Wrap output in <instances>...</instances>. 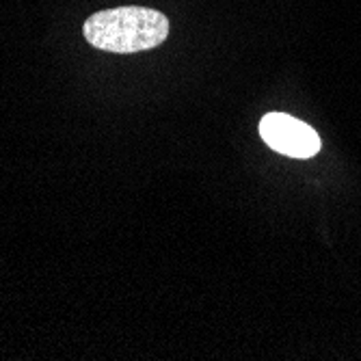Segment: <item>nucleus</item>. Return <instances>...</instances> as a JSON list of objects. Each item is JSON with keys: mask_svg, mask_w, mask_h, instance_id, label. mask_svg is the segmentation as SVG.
<instances>
[{"mask_svg": "<svg viewBox=\"0 0 361 361\" xmlns=\"http://www.w3.org/2000/svg\"><path fill=\"white\" fill-rule=\"evenodd\" d=\"M85 39L106 52L133 54L160 46L169 35V20L147 7H117L93 13L85 26Z\"/></svg>", "mask_w": 361, "mask_h": 361, "instance_id": "f257e3e1", "label": "nucleus"}, {"mask_svg": "<svg viewBox=\"0 0 361 361\" xmlns=\"http://www.w3.org/2000/svg\"><path fill=\"white\" fill-rule=\"evenodd\" d=\"M259 135L269 147L292 158H312L320 149L314 128L283 113H269L259 121Z\"/></svg>", "mask_w": 361, "mask_h": 361, "instance_id": "f03ea898", "label": "nucleus"}]
</instances>
